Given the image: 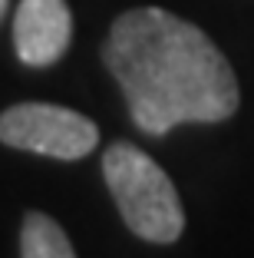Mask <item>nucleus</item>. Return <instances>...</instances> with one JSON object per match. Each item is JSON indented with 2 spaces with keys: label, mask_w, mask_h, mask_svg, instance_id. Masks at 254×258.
<instances>
[{
  "label": "nucleus",
  "mask_w": 254,
  "mask_h": 258,
  "mask_svg": "<svg viewBox=\"0 0 254 258\" xmlns=\"http://www.w3.org/2000/svg\"><path fill=\"white\" fill-rule=\"evenodd\" d=\"M73 40V10L66 0H20L14 14V46L27 67H53Z\"/></svg>",
  "instance_id": "nucleus-4"
},
{
  "label": "nucleus",
  "mask_w": 254,
  "mask_h": 258,
  "mask_svg": "<svg viewBox=\"0 0 254 258\" xmlns=\"http://www.w3.org/2000/svg\"><path fill=\"white\" fill-rule=\"evenodd\" d=\"M7 7H10V0H0V20H4V14H7Z\"/></svg>",
  "instance_id": "nucleus-6"
},
{
  "label": "nucleus",
  "mask_w": 254,
  "mask_h": 258,
  "mask_svg": "<svg viewBox=\"0 0 254 258\" xmlns=\"http://www.w3.org/2000/svg\"><path fill=\"white\" fill-rule=\"evenodd\" d=\"M103 179L132 235L152 245H172L185 232V209L172 175L132 143H112L103 152Z\"/></svg>",
  "instance_id": "nucleus-2"
},
{
  "label": "nucleus",
  "mask_w": 254,
  "mask_h": 258,
  "mask_svg": "<svg viewBox=\"0 0 254 258\" xmlns=\"http://www.w3.org/2000/svg\"><path fill=\"white\" fill-rule=\"evenodd\" d=\"M103 63L119 83L132 122L149 136H165L182 122H224L241 106L228 56L202 27L165 7L116 17Z\"/></svg>",
  "instance_id": "nucleus-1"
},
{
  "label": "nucleus",
  "mask_w": 254,
  "mask_h": 258,
  "mask_svg": "<svg viewBox=\"0 0 254 258\" xmlns=\"http://www.w3.org/2000/svg\"><path fill=\"white\" fill-rule=\"evenodd\" d=\"M20 258H76V248L53 215L27 212L20 225Z\"/></svg>",
  "instance_id": "nucleus-5"
},
{
  "label": "nucleus",
  "mask_w": 254,
  "mask_h": 258,
  "mask_svg": "<svg viewBox=\"0 0 254 258\" xmlns=\"http://www.w3.org/2000/svg\"><path fill=\"white\" fill-rule=\"evenodd\" d=\"M0 143L33 156L76 162L99 146V126L56 103H14L0 113Z\"/></svg>",
  "instance_id": "nucleus-3"
}]
</instances>
